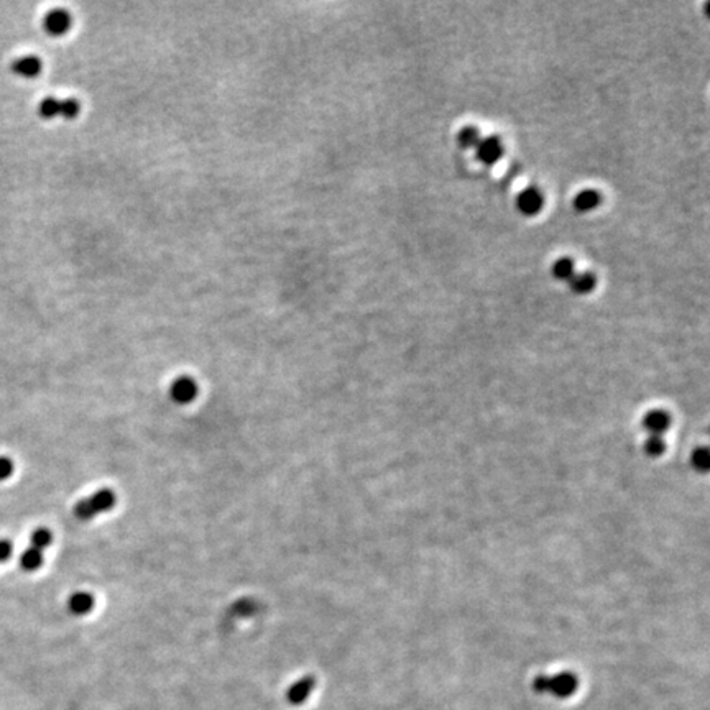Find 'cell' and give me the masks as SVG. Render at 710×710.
I'll use <instances>...</instances> for the list:
<instances>
[{
  "instance_id": "6da1fadb",
  "label": "cell",
  "mask_w": 710,
  "mask_h": 710,
  "mask_svg": "<svg viewBox=\"0 0 710 710\" xmlns=\"http://www.w3.org/2000/svg\"><path fill=\"white\" fill-rule=\"evenodd\" d=\"M81 112V104L76 99H58V97H47L40 102L38 114L41 119L51 120L56 117H63L66 120L76 119Z\"/></svg>"
},
{
  "instance_id": "7a4b0ae2",
  "label": "cell",
  "mask_w": 710,
  "mask_h": 710,
  "mask_svg": "<svg viewBox=\"0 0 710 710\" xmlns=\"http://www.w3.org/2000/svg\"><path fill=\"white\" fill-rule=\"evenodd\" d=\"M579 689V679L574 672L563 671L558 674H546V694H551L556 699H569Z\"/></svg>"
},
{
  "instance_id": "3957f363",
  "label": "cell",
  "mask_w": 710,
  "mask_h": 710,
  "mask_svg": "<svg viewBox=\"0 0 710 710\" xmlns=\"http://www.w3.org/2000/svg\"><path fill=\"white\" fill-rule=\"evenodd\" d=\"M73 16L64 8L49 10L43 19V28L49 36H63L71 30Z\"/></svg>"
},
{
  "instance_id": "277c9868",
  "label": "cell",
  "mask_w": 710,
  "mask_h": 710,
  "mask_svg": "<svg viewBox=\"0 0 710 710\" xmlns=\"http://www.w3.org/2000/svg\"><path fill=\"white\" fill-rule=\"evenodd\" d=\"M477 160L484 165H495L501 156H504V143L497 137H487L482 139L479 145L475 147Z\"/></svg>"
},
{
  "instance_id": "5b68a950",
  "label": "cell",
  "mask_w": 710,
  "mask_h": 710,
  "mask_svg": "<svg viewBox=\"0 0 710 710\" xmlns=\"http://www.w3.org/2000/svg\"><path fill=\"white\" fill-rule=\"evenodd\" d=\"M543 204H545V198H543L541 191L536 188H526L517 198L518 211L523 215H528V217L541 213Z\"/></svg>"
},
{
  "instance_id": "8992f818",
  "label": "cell",
  "mask_w": 710,
  "mask_h": 710,
  "mask_svg": "<svg viewBox=\"0 0 710 710\" xmlns=\"http://www.w3.org/2000/svg\"><path fill=\"white\" fill-rule=\"evenodd\" d=\"M198 383L191 377H178L176 380L173 381L171 387H169V394L176 403H181V405H186V403H191L194 398L198 397Z\"/></svg>"
},
{
  "instance_id": "52a82bcc",
  "label": "cell",
  "mask_w": 710,
  "mask_h": 710,
  "mask_svg": "<svg viewBox=\"0 0 710 710\" xmlns=\"http://www.w3.org/2000/svg\"><path fill=\"white\" fill-rule=\"evenodd\" d=\"M316 681L311 676H305V678L298 679L296 683H293L292 686L286 691V700H288L292 705H301L308 700L311 692L314 691Z\"/></svg>"
},
{
  "instance_id": "ba28073f",
  "label": "cell",
  "mask_w": 710,
  "mask_h": 710,
  "mask_svg": "<svg viewBox=\"0 0 710 710\" xmlns=\"http://www.w3.org/2000/svg\"><path fill=\"white\" fill-rule=\"evenodd\" d=\"M670 414L663 410L650 411V413L643 418V427L650 433V436H659V438H663V434L670 429Z\"/></svg>"
},
{
  "instance_id": "9c48e42d",
  "label": "cell",
  "mask_w": 710,
  "mask_h": 710,
  "mask_svg": "<svg viewBox=\"0 0 710 710\" xmlns=\"http://www.w3.org/2000/svg\"><path fill=\"white\" fill-rule=\"evenodd\" d=\"M41 69H43V63H41L38 56L33 55L22 56L12 63V71H14L16 76H22L27 79L36 78L41 73Z\"/></svg>"
},
{
  "instance_id": "30bf717a",
  "label": "cell",
  "mask_w": 710,
  "mask_h": 710,
  "mask_svg": "<svg viewBox=\"0 0 710 710\" xmlns=\"http://www.w3.org/2000/svg\"><path fill=\"white\" fill-rule=\"evenodd\" d=\"M602 202V196L595 189H584L574 198V207L579 213H591L597 209Z\"/></svg>"
},
{
  "instance_id": "8fae6325",
  "label": "cell",
  "mask_w": 710,
  "mask_h": 710,
  "mask_svg": "<svg viewBox=\"0 0 710 710\" xmlns=\"http://www.w3.org/2000/svg\"><path fill=\"white\" fill-rule=\"evenodd\" d=\"M87 500H89L91 506H93L94 513H102V512H109L110 508H114L115 505V495L114 492L109 488H102L99 490V492H95L94 495L87 497Z\"/></svg>"
},
{
  "instance_id": "7c38bea8",
  "label": "cell",
  "mask_w": 710,
  "mask_h": 710,
  "mask_svg": "<svg viewBox=\"0 0 710 710\" xmlns=\"http://www.w3.org/2000/svg\"><path fill=\"white\" fill-rule=\"evenodd\" d=\"M569 285H571V289L576 294H589L595 289L597 280L593 273H576V275L569 280Z\"/></svg>"
},
{
  "instance_id": "4fadbf2b",
  "label": "cell",
  "mask_w": 710,
  "mask_h": 710,
  "mask_svg": "<svg viewBox=\"0 0 710 710\" xmlns=\"http://www.w3.org/2000/svg\"><path fill=\"white\" fill-rule=\"evenodd\" d=\"M68 605L74 615H86L94 608V597L87 592H76L69 597Z\"/></svg>"
},
{
  "instance_id": "5bb4252c",
  "label": "cell",
  "mask_w": 710,
  "mask_h": 710,
  "mask_svg": "<svg viewBox=\"0 0 710 710\" xmlns=\"http://www.w3.org/2000/svg\"><path fill=\"white\" fill-rule=\"evenodd\" d=\"M552 276L559 281H569L572 276L576 275V267L574 260L569 259V257H560L552 263L551 268Z\"/></svg>"
},
{
  "instance_id": "9a60e30c",
  "label": "cell",
  "mask_w": 710,
  "mask_h": 710,
  "mask_svg": "<svg viewBox=\"0 0 710 710\" xmlns=\"http://www.w3.org/2000/svg\"><path fill=\"white\" fill-rule=\"evenodd\" d=\"M480 140H482V137H480L479 128L473 127V126L464 127L462 130L459 132V135H458L459 145L462 148H467V150H471V148H473V150H475V147H477V145H479Z\"/></svg>"
},
{
  "instance_id": "2e32d148",
  "label": "cell",
  "mask_w": 710,
  "mask_h": 710,
  "mask_svg": "<svg viewBox=\"0 0 710 710\" xmlns=\"http://www.w3.org/2000/svg\"><path fill=\"white\" fill-rule=\"evenodd\" d=\"M41 564H43V551L35 549V547L25 551L22 558H20V566L25 571H36V569L41 567Z\"/></svg>"
},
{
  "instance_id": "e0dca14e",
  "label": "cell",
  "mask_w": 710,
  "mask_h": 710,
  "mask_svg": "<svg viewBox=\"0 0 710 710\" xmlns=\"http://www.w3.org/2000/svg\"><path fill=\"white\" fill-rule=\"evenodd\" d=\"M30 541H32V547H35V549H38V551H43V549H47L49 545H51L53 536L48 530L40 528L32 534Z\"/></svg>"
},
{
  "instance_id": "ac0fdd59",
  "label": "cell",
  "mask_w": 710,
  "mask_h": 710,
  "mask_svg": "<svg viewBox=\"0 0 710 710\" xmlns=\"http://www.w3.org/2000/svg\"><path fill=\"white\" fill-rule=\"evenodd\" d=\"M664 449H666V444H664L663 438H659V436H650V438H648L645 446V451L648 454L653 455V458H658V455L663 454Z\"/></svg>"
},
{
  "instance_id": "d6986e66",
  "label": "cell",
  "mask_w": 710,
  "mask_h": 710,
  "mask_svg": "<svg viewBox=\"0 0 710 710\" xmlns=\"http://www.w3.org/2000/svg\"><path fill=\"white\" fill-rule=\"evenodd\" d=\"M74 514H76L79 520H89V518L95 517L93 506H91L87 498H82V500L78 501L76 506H74Z\"/></svg>"
},
{
  "instance_id": "ffe728a7",
  "label": "cell",
  "mask_w": 710,
  "mask_h": 710,
  "mask_svg": "<svg viewBox=\"0 0 710 710\" xmlns=\"http://www.w3.org/2000/svg\"><path fill=\"white\" fill-rule=\"evenodd\" d=\"M692 464H694L696 469H699V471H705L709 466V452L705 447H702V449H697L694 452V455H692Z\"/></svg>"
},
{
  "instance_id": "44dd1931",
  "label": "cell",
  "mask_w": 710,
  "mask_h": 710,
  "mask_svg": "<svg viewBox=\"0 0 710 710\" xmlns=\"http://www.w3.org/2000/svg\"><path fill=\"white\" fill-rule=\"evenodd\" d=\"M15 471L14 462L8 458H0V480H7Z\"/></svg>"
},
{
  "instance_id": "7402d4cb",
  "label": "cell",
  "mask_w": 710,
  "mask_h": 710,
  "mask_svg": "<svg viewBox=\"0 0 710 710\" xmlns=\"http://www.w3.org/2000/svg\"><path fill=\"white\" fill-rule=\"evenodd\" d=\"M12 551H14L12 543L7 541V539H0V563H3V560L10 558Z\"/></svg>"
}]
</instances>
